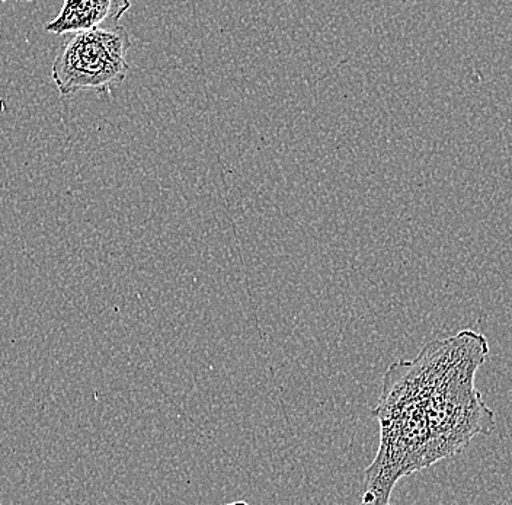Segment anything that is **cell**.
I'll list each match as a JSON object with an SVG mask.
<instances>
[{"mask_svg":"<svg viewBox=\"0 0 512 505\" xmlns=\"http://www.w3.org/2000/svg\"><path fill=\"white\" fill-rule=\"evenodd\" d=\"M5 2H31V0H0V3Z\"/></svg>","mask_w":512,"mask_h":505,"instance_id":"277c9868","label":"cell"},{"mask_svg":"<svg viewBox=\"0 0 512 505\" xmlns=\"http://www.w3.org/2000/svg\"><path fill=\"white\" fill-rule=\"evenodd\" d=\"M131 0H64L59 15L46 25L47 33L63 35L120 25Z\"/></svg>","mask_w":512,"mask_h":505,"instance_id":"3957f363","label":"cell"},{"mask_svg":"<svg viewBox=\"0 0 512 505\" xmlns=\"http://www.w3.org/2000/svg\"><path fill=\"white\" fill-rule=\"evenodd\" d=\"M131 46L130 34L121 25L70 35L51 67L60 97L72 98L80 92L111 94L130 72Z\"/></svg>","mask_w":512,"mask_h":505,"instance_id":"7a4b0ae2","label":"cell"},{"mask_svg":"<svg viewBox=\"0 0 512 505\" xmlns=\"http://www.w3.org/2000/svg\"><path fill=\"white\" fill-rule=\"evenodd\" d=\"M488 354L485 335L463 329L430 341L415 359L390 364L374 409L380 444L364 476V504H389L400 479L494 431V409L476 388Z\"/></svg>","mask_w":512,"mask_h":505,"instance_id":"6da1fadb","label":"cell"}]
</instances>
